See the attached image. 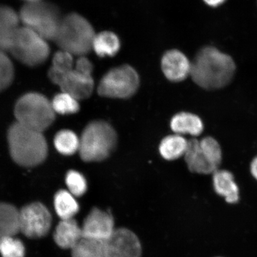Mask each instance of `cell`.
Wrapping results in <instances>:
<instances>
[{"label":"cell","mask_w":257,"mask_h":257,"mask_svg":"<svg viewBox=\"0 0 257 257\" xmlns=\"http://www.w3.org/2000/svg\"><path fill=\"white\" fill-rule=\"evenodd\" d=\"M232 58L213 47L201 48L191 62L190 76L196 84L208 90L229 84L235 73Z\"/></svg>","instance_id":"obj_1"},{"label":"cell","mask_w":257,"mask_h":257,"mask_svg":"<svg viewBox=\"0 0 257 257\" xmlns=\"http://www.w3.org/2000/svg\"><path fill=\"white\" fill-rule=\"evenodd\" d=\"M8 140L12 158L19 165L30 168L40 165L47 158V141L41 132L16 121L9 128Z\"/></svg>","instance_id":"obj_2"},{"label":"cell","mask_w":257,"mask_h":257,"mask_svg":"<svg viewBox=\"0 0 257 257\" xmlns=\"http://www.w3.org/2000/svg\"><path fill=\"white\" fill-rule=\"evenodd\" d=\"M118 137L110 124L103 120L90 122L83 131L79 152L86 162H101L116 149Z\"/></svg>","instance_id":"obj_3"},{"label":"cell","mask_w":257,"mask_h":257,"mask_svg":"<svg viewBox=\"0 0 257 257\" xmlns=\"http://www.w3.org/2000/svg\"><path fill=\"white\" fill-rule=\"evenodd\" d=\"M95 35L91 24L81 15L73 13L63 18L54 41L62 50L84 56L92 49Z\"/></svg>","instance_id":"obj_4"},{"label":"cell","mask_w":257,"mask_h":257,"mask_svg":"<svg viewBox=\"0 0 257 257\" xmlns=\"http://www.w3.org/2000/svg\"><path fill=\"white\" fill-rule=\"evenodd\" d=\"M55 113L52 103L38 93H28L21 96L15 107L18 123L41 133L53 124Z\"/></svg>","instance_id":"obj_5"},{"label":"cell","mask_w":257,"mask_h":257,"mask_svg":"<svg viewBox=\"0 0 257 257\" xmlns=\"http://www.w3.org/2000/svg\"><path fill=\"white\" fill-rule=\"evenodd\" d=\"M19 18L25 27L46 41L55 40L63 19L56 6L42 1L27 3L22 8Z\"/></svg>","instance_id":"obj_6"},{"label":"cell","mask_w":257,"mask_h":257,"mask_svg":"<svg viewBox=\"0 0 257 257\" xmlns=\"http://www.w3.org/2000/svg\"><path fill=\"white\" fill-rule=\"evenodd\" d=\"M140 76L134 67L123 64L106 73L99 83L97 91L103 97L127 99L136 94Z\"/></svg>","instance_id":"obj_7"},{"label":"cell","mask_w":257,"mask_h":257,"mask_svg":"<svg viewBox=\"0 0 257 257\" xmlns=\"http://www.w3.org/2000/svg\"><path fill=\"white\" fill-rule=\"evenodd\" d=\"M10 51L13 55L28 66H37L46 62L50 54L47 41L40 35L24 27L19 28Z\"/></svg>","instance_id":"obj_8"},{"label":"cell","mask_w":257,"mask_h":257,"mask_svg":"<svg viewBox=\"0 0 257 257\" xmlns=\"http://www.w3.org/2000/svg\"><path fill=\"white\" fill-rule=\"evenodd\" d=\"M51 223L50 211L40 202L28 204L20 210L21 232L29 238H41L47 235Z\"/></svg>","instance_id":"obj_9"},{"label":"cell","mask_w":257,"mask_h":257,"mask_svg":"<svg viewBox=\"0 0 257 257\" xmlns=\"http://www.w3.org/2000/svg\"><path fill=\"white\" fill-rule=\"evenodd\" d=\"M104 245L105 257H141L142 255L139 237L127 228L115 229Z\"/></svg>","instance_id":"obj_10"},{"label":"cell","mask_w":257,"mask_h":257,"mask_svg":"<svg viewBox=\"0 0 257 257\" xmlns=\"http://www.w3.org/2000/svg\"><path fill=\"white\" fill-rule=\"evenodd\" d=\"M81 228L83 237L105 242L115 230L114 218L108 212L95 207L85 218Z\"/></svg>","instance_id":"obj_11"},{"label":"cell","mask_w":257,"mask_h":257,"mask_svg":"<svg viewBox=\"0 0 257 257\" xmlns=\"http://www.w3.org/2000/svg\"><path fill=\"white\" fill-rule=\"evenodd\" d=\"M162 69L170 81L182 82L190 75L191 62L184 53L178 50H170L164 54Z\"/></svg>","instance_id":"obj_12"},{"label":"cell","mask_w":257,"mask_h":257,"mask_svg":"<svg viewBox=\"0 0 257 257\" xmlns=\"http://www.w3.org/2000/svg\"><path fill=\"white\" fill-rule=\"evenodd\" d=\"M62 92L73 96L77 100L88 98L94 88L92 76L83 75L73 69L67 72L59 85Z\"/></svg>","instance_id":"obj_13"},{"label":"cell","mask_w":257,"mask_h":257,"mask_svg":"<svg viewBox=\"0 0 257 257\" xmlns=\"http://www.w3.org/2000/svg\"><path fill=\"white\" fill-rule=\"evenodd\" d=\"M184 157L189 171L192 173L213 174L218 170L205 155L201 148L200 141L196 138L188 140L187 149Z\"/></svg>","instance_id":"obj_14"},{"label":"cell","mask_w":257,"mask_h":257,"mask_svg":"<svg viewBox=\"0 0 257 257\" xmlns=\"http://www.w3.org/2000/svg\"><path fill=\"white\" fill-rule=\"evenodd\" d=\"M20 18L14 9L0 6V51H10L16 32L19 30Z\"/></svg>","instance_id":"obj_15"},{"label":"cell","mask_w":257,"mask_h":257,"mask_svg":"<svg viewBox=\"0 0 257 257\" xmlns=\"http://www.w3.org/2000/svg\"><path fill=\"white\" fill-rule=\"evenodd\" d=\"M53 237L61 248L72 249L83 237L82 228L73 218L62 220L57 225Z\"/></svg>","instance_id":"obj_16"},{"label":"cell","mask_w":257,"mask_h":257,"mask_svg":"<svg viewBox=\"0 0 257 257\" xmlns=\"http://www.w3.org/2000/svg\"><path fill=\"white\" fill-rule=\"evenodd\" d=\"M170 127L175 134L200 136L204 130L203 122L198 115L188 112L176 114L170 121Z\"/></svg>","instance_id":"obj_17"},{"label":"cell","mask_w":257,"mask_h":257,"mask_svg":"<svg viewBox=\"0 0 257 257\" xmlns=\"http://www.w3.org/2000/svg\"><path fill=\"white\" fill-rule=\"evenodd\" d=\"M213 186L218 195L225 198L228 203L234 204L239 200V188L229 171L217 170L213 173Z\"/></svg>","instance_id":"obj_18"},{"label":"cell","mask_w":257,"mask_h":257,"mask_svg":"<svg viewBox=\"0 0 257 257\" xmlns=\"http://www.w3.org/2000/svg\"><path fill=\"white\" fill-rule=\"evenodd\" d=\"M21 232L20 210L14 205L0 202V239Z\"/></svg>","instance_id":"obj_19"},{"label":"cell","mask_w":257,"mask_h":257,"mask_svg":"<svg viewBox=\"0 0 257 257\" xmlns=\"http://www.w3.org/2000/svg\"><path fill=\"white\" fill-rule=\"evenodd\" d=\"M188 141L178 134L165 137L161 142L159 152L166 160L173 161L184 156L187 149Z\"/></svg>","instance_id":"obj_20"},{"label":"cell","mask_w":257,"mask_h":257,"mask_svg":"<svg viewBox=\"0 0 257 257\" xmlns=\"http://www.w3.org/2000/svg\"><path fill=\"white\" fill-rule=\"evenodd\" d=\"M120 48L119 38L113 32L104 31L95 35L92 49L99 57H112Z\"/></svg>","instance_id":"obj_21"},{"label":"cell","mask_w":257,"mask_h":257,"mask_svg":"<svg viewBox=\"0 0 257 257\" xmlns=\"http://www.w3.org/2000/svg\"><path fill=\"white\" fill-rule=\"evenodd\" d=\"M54 207L62 220L73 218L79 211V205L70 192L61 190L54 197Z\"/></svg>","instance_id":"obj_22"},{"label":"cell","mask_w":257,"mask_h":257,"mask_svg":"<svg viewBox=\"0 0 257 257\" xmlns=\"http://www.w3.org/2000/svg\"><path fill=\"white\" fill-rule=\"evenodd\" d=\"M72 250V257H105L102 241L82 237Z\"/></svg>","instance_id":"obj_23"},{"label":"cell","mask_w":257,"mask_h":257,"mask_svg":"<svg viewBox=\"0 0 257 257\" xmlns=\"http://www.w3.org/2000/svg\"><path fill=\"white\" fill-rule=\"evenodd\" d=\"M80 140L76 135L69 130H63L56 134L54 145L58 152L64 155H72L79 151Z\"/></svg>","instance_id":"obj_24"},{"label":"cell","mask_w":257,"mask_h":257,"mask_svg":"<svg viewBox=\"0 0 257 257\" xmlns=\"http://www.w3.org/2000/svg\"><path fill=\"white\" fill-rule=\"evenodd\" d=\"M78 100L62 92L54 96L52 103L54 111L61 114L76 113L79 110Z\"/></svg>","instance_id":"obj_25"},{"label":"cell","mask_w":257,"mask_h":257,"mask_svg":"<svg viewBox=\"0 0 257 257\" xmlns=\"http://www.w3.org/2000/svg\"><path fill=\"white\" fill-rule=\"evenodd\" d=\"M0 253L2 257H24L25 246L14 236L3 237L0 239Z\"/></svg>","instance_id":"obj_26"},{"label":"cell","mask_w":257,"mask_h":257,"mask_svg":"<svg viewBox=\"0 0 257 257\" xmlns=\"http://www.w3.org/2000/svg\"><path fill=\"white\" fill-rule=\"evenodd\" d=\"M201 148L213 165L217 169L222 160L219 144L214 138L207 137L200 141Z\"/></svg>","instance_id":"obj_27"},{"label":"cell","mask_w":257,"mask_h":257,"mask_svg":"<svg viewBox=\"0 0 257 257\" xmlns=\"http://www.w3.org/2000/svg\"><path fill=\"white\" fill-rule=\"evenodd\" d=\"M14 79V67L5 52L0 51V92L8 88Z\"/></svg>","instance_id":"obj_28"},{"label":"cell","mask_w":257,"mask_h":257,"mask_svg":"<svg viewBox=\"0 0 257 257\" xmlns=\"http://www.w3.org/2000/svg\"><path fill=\"white\" fill-rule=\"evenodd\" d=\"M66 182L70 192L73 195L79 197L85 194L87 184L84 177L80 173L74 170L69 172L66 175Z\"/></svg>","instance_id":"obj_29"},{"label":"cell","mask_w":257,"mask_h":257,"mask_svg":"<svg viewBox=\"0 0 257 257\" xmlns=\"http://www.w3.org/2000/svg\"><path fill=\"white\" fill-rule=\"evenodd\" d=\"M73 62L72 54L63 50L58 51L54 54L53 66L51 68L58 72L65 74L73 70Z\"/></svg>","instance_id":"obj_30"},{"label":"cell","mask_w":257,"mask_h":257,"mask_svg":"<svg viewBox=\"0 0 257 257\" xmlns=\"http://www.w3.org/2000/svg\"><path fill=\"white\" fill-rule=\"evenodd\" d=\"M94 66L87 58L81 56L77 60L75 70L83 75L92 76Z\"/></svg>","instance_id":"obj_31"},{"label":"cell","mask_w":257,"mask_h":257,"mask_svg":"<svg viewBox=\"0 0 257 257\" xmlns=\"http://www.w3.org/2000/svg\"><path fill=\"white\" fill-rule=\"evenodd\" d=\"M205 4L212 8H217L226 1V0H203Z\"/></svg>","instance_id":"obj_32"},{"label":"cell","mask_w":257,"mask_h":257,"mask_svg":"<svg viewBox=\"0 0 257 257\" xmlns=\"http://www.w3.org/2000/svg\"><path fill=\"white\" fill-rule=\"evenodd\" d=\"M250 172L257 181V156L253 159L250 165Z\"/></svg>","instance_id":"obj_33"},{"label":"cell","mask_w":257,"mask_h":257,"mask_svg":"<svg viewBox=\"0 0 257 257\" xmlns=\"http://www.w3.org/2000/svg\"><path fill=\"white\" fill-rule=\"evenodd\" d=\"M25 1L28 2V3H34V2H41V0H25Z\"/></svg>","instance_id":"obj_34"}]
</instances>
